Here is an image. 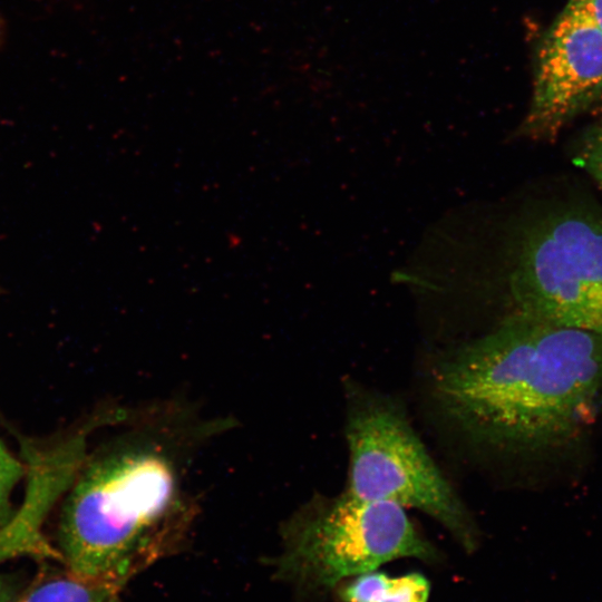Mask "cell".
<instances>
[{
	"instance_id": "cell-8",
	"label": "cell",
	"mask_w": 602,
	"mask_h": 602,
	"mask_svg": "<svg viewBox=\"0 0 602 602\" xmlns=\"http://www.w3.org/2000/svg\"><path fill=\"white\" fill-rule=\"evenodd\" d=\"M427 577L414 572L390 576L370 571L347 580L339 590L343 602H428Z\"/></svg>"
},
{
	"instance_id": "cell-10",
	"label": "cell",
	"mask_w": 602,
	"mask_h": 602,
	"mask_svg": "<svg viewBox=\"0 0 602 602\" xmlns=\"http://www.w3.org/2000/svg\"><path fill=\"white\" fill-rule=\"evenodd\" d=\"M574 162L602 190V118L583 133Z\"/></svg>"
},
{
	"instance_id": "cell-3",
	"label": "cell",
	"mask_w": 602,
	"mask_h": 602,
	"mask_svg": "<svg viewBox=\"0 0 602 602\" xmlns=\"http://www.w3.org/2000/svg\"><path fill=\"white\" fill-rule=\"evenodd\" d=\"M401 557L434 561L436 548L406 508L347 492L310 499L285 523L278 575L307 593H323Z\"/></svg>"
},
{
	"instance_id": "cell-9",
	"label": "cell",
	"mask_w": 602,
	"mask_h": 602,
	"mask_svg": "<svg viewBox=\"0 0 602 602\" xmlns=\"http://www.w3.org/2000/svg\"><path fill=\"white\" fill-rule=\"evenodd\" d=\"M25 475V463L14 457L0 440V527L4 526L16 512L11 496Z\"/></svg>"
},
{
	"instance_id": "cell-12",
	"label": "cell",
	"mask_w": 602,
	"mask_h": 602,
	"mask_svg": "<svg viewBox=\"0 0 602 602\" xmlns=\"http://www.w3.org/2000/svg\"><path fill=\"white\" fill-rule=\"evenodd\" d=\"M13 588L10 581L0 575V602H12Z\"/></svg>"
},
{
	"instance_id": "cell-7",
	"label": "cell",
	"mask_w": 602,
	"mask_h": 602,
	"mask_svg": "<svg viewBox=\"0 0 602 602\" xmlns=\"http://www.w3.org/2000/svg\"><path fill=\"white\" fill-rule=\"evenodd\" d=\"M123 583L67 567L41 573L17 602H116Z\"/></svg>"
},
{
	"instance_id": "cell-1",
	"label": "cell",
	"mask_w": 602,
	"mask_h": 602,
	"mask_svg": "<svg viewBox=\"0 0 602 602\" xmlns=\"http://www.w3.org/2000/svg\"><path fill=\"white\" fill-rule=\"evenodd\" d=\"M602 392V337L518 312L440 359L433 394L473 441L536 454L569 445Z\"/></svg>"
},
{
	"instance_id": "cell-11",
	"label": "cell",
	"mask_w": 602,
	"mask_h": 602,
	"mask_svg": "<svg viewBox=\"0 0 602 602\" xmlns=\"http://www.w3.org/2000/svg\"><path fill=\"white\" fill-rule=\"evenodd\" d=\"M565 7L602 33V0H567Z\"/></svg>"
},
{
	"instance_id": "cell-5",
	"label": "cell",
	"mask_w": 602,
	"mask_h": 602,
	"mask_svg": "<svg viewBox=\"0 0 602 602\" xmlns=\"http://www.w3.org/2000/svg\"><path fill=\"white\" fill-rule=\"evenodd\" d=\"M509 291L514 312L602 337V214L564 205L527 222Z\"/></svg>"
},
{
	"instance_id": "cell-6",
	"label": "cell",
	"mask_w": 602,
	"mask_h": 602,
	"mask_svg": "<svg viewBox=\"0 0 602 602\" xmlns=\"http://www.w3.org/2000/svg\"><path fill=\"white\" fill-rule=\"evenodd\" d=\"M533 62L518 134L550 140L602 98V33L564 7L540 38Z\"/></svg>"
},
{
	"instance_id": "cell-4",
	"label": "cell",
	"mask_w": 602,
	"mask_h": 602,
	"mask_svg": "<svg viewBox=\"0 0 602 602\" xmlns=\"http://www.w3.org/2000/svg\"><path fill=\"white\" fill-rule=\"evenodd\" d=\"M346 439L349 467L344 492L418 509L440 523L465 550L476 547L477 531L468 509L397 402L352 391Z\"/></svg>"
},
{
	"instance_id": "cell-2",
	"label": "cell",
	"mask_w": 602,
	"mask_h": 602,
	"mask_svg": "<svg viewBox=\"0 0 602 602\" xmlns=\"http://www.w3.org/2000/svg\"><path fill=\"white\" fill-rule=\"evenodd\" d=\"M222 428V420L162 405L87 455L60 514L57 550L65 566L125 584L174 552L196 517L187 488L192 455Z\"/></svg>"
}]
</instances>
